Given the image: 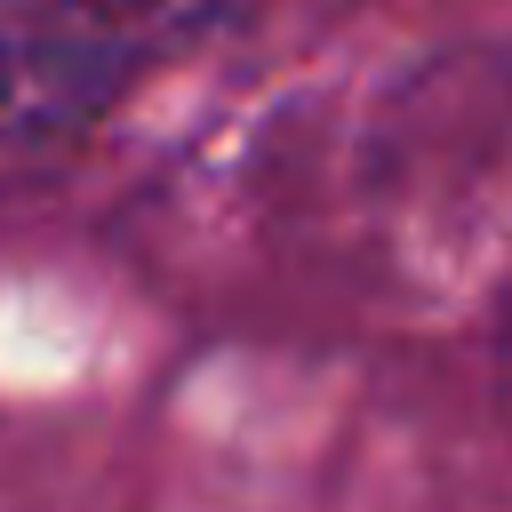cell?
<instances>
[{
	"label": "cell",
	"mask_w": 512,
	"mask_h": 512,
	"mask_svg": "<svg viewBox=\"0 0 512 512\" xmlns=\"http://www.w3.org/2000/svg\"><path fill=\"white\" fill-rule=\"evenodd\" d=\"M232 0H0V136H56L200 40Z\"/></svg>",
	"instance_id": "cell-1"
},
{
	"label": "cell",
	"mask_w": 512,
	"mask_h": 512,
	"mask_svg": "<svg viewBox=\"0 0 512 512\" xmlns=\"http://www.w3.org/2000/svg\"><path fill=\"white\" fill-rule=\"evenodd\" d=\"M496 400H504V416H512V304H504V320H496Z\"/></svg>",
	"instance_id": "cell-2"
}]
</instances>
